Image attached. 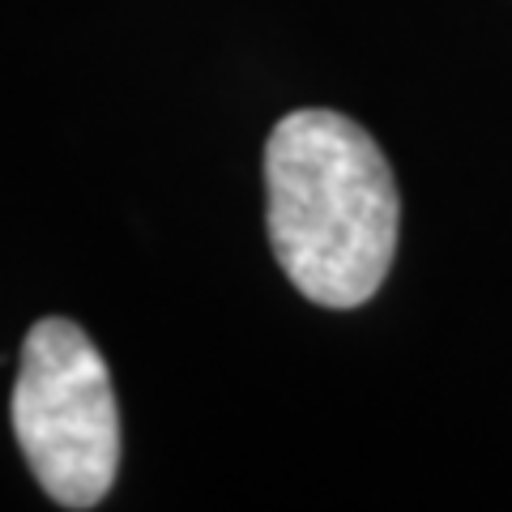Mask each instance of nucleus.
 <instances>
[{"instance_id": "obj_1", "label": "nucleus", "mask_w": 512, "mask_h": 512, "mask_svg": "<svg viewBox=\"0 0 512 512\" xmlns=\"http://www.w3.org/2000/svg\"><path fill=\"white\" fill-rule=\"evenodd\" d=\"M265 227L291 286L320 308H359L389 278L402 197L363 124L303 107L265 141Z\"/></svg>"}, {"instance_id": "obj_2", "label": "nucleus", "mask_w": 512, "mask_h": 512, "mask_svg": "<svg viewBox=\"0 0 512 512\" xmlns=\"http://www.w3.org/2000/svg\"><path fill=\"white\" fill-rule=\"evenodd\" d=\"M13 436L30 474L60 508H94L120 470L116 384L82 325L43 316L22 342Z\"/></svg>"}]
</instances>
